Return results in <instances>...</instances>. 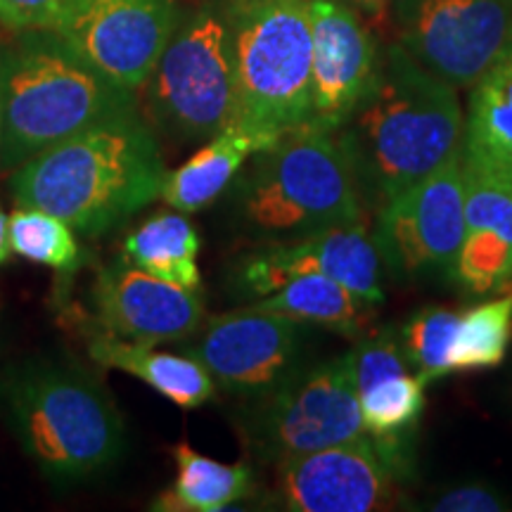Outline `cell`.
I'll list each match as a JSON object with an SVG mask.
<instances>
[{"instance_id": "obj_29", "label": "cell", "mask_w": 512, "mask_h": 512, "mask_svg": "<svg viewBox=\"0 0 512 512\" xmlns=\"http://www.w3.org/2000/svg\"><path fill=\"white\" fill-rule=\"evenodd\" d=\"M437 512H503L512 510V501L489 482H463L441 491L430 501Z\"/></svg>"}, {"instance_id": "obj_27", "label": "cell", "mask_w": 512, "mask_h": 512, "mask_svg": "<svg viewBox=\"0 0 512 512\" xmlns=\"http://www.w3.org/2000/svg\"><path fill=\"white\" fill-rule=\"evenodd\" d=\"M456 323V311L444 306H427L399 330L408 363L415 373L425 377L427 384L453 373L451 347Z\"/></svg>"}, {"instance_id": "obj_19", "label": "cell", "mask_w": 512, "mask_h": 512, "mask_svg": "<svg viewBox=\"0 0 512 512\" xmlns=\"http://www.w3.org/2000/svg\"><path fill=\"white\" fill-rule=\"evenodd\" d=\"M83 337L88 356L98 366L138 377L183 411L209 403L216 396L214 377L190 354H162L152 349V344L117 337L100 325L83 330Z\"/></svg>"}, {"instance_id": "obj_3", "label": "cell", "mask_w": 512, "mask_h": 512, "mask_svg": "<svg viewBox=\"0 0 512 512\" xmlns=\"http://www.w3.org/2000/svg\"><path fill=\"white\" fill-rule=\"evenodd\" d=\"M0 418L53 484L100 477L126 448L117 403L98 375L69 356H31L5 370Z\"/></svg>"}, {"instance_id": "obj_4", "label": "cell", "mask_w": 512, "mask_h": 512, "mask_svg": "<svg viewBox=\"0 0 512 512\" xmlns=\"http://www.w3.org/2000/svg\"><path fill=\"white\" fill-rule=\"evenodd\" d=\"M332 133L294 128L254 152L228 188V219L254 245H287L366 221Z\"/></svg>"}, {"instance_id": "obj_31", "label": "cell", "mask_w": 512, "mask_h": 512, "mask_svg": "<svg viewBox=\"0 0 512 512\" xmlns=\"http://www.w3.org/2000/svg\"><path fill=\"white\" fill-rule=\"evenodd\" d=\"M358 3L366 5V8H373V10H377V8H382V5L387 3V0H358Z\"/></svg>"}, {"instance_id": "obj_24", "label": "cell", "mask_w": 512, "mask_h": 512, "mask_svg": "<svg viewBox=\"0 0 512 512\" xmlns=\"http://www.w3.org/2000/svg\"><path fill=\"white\" fill-rule=\"evenodd\" d=\"M252 306L294 318L304 325H323L342 335H356L363 323V306L370 304L330 275L304 273L259 297Z\"/></svg>"}, {"instance_id": "obj_10", "label": "cell", "mask_w": 512, "mask_h": 512, "mask_svg": "<svg viewBox=\"0 0 512 512\" xmlns=\"http://www.w3.org/2000/svg\"><path fill=\"white\" fill-rule=\"evenodd\" d=\"M465 233L463 150L377 211L375 247L394 278L453 275Z\"/></svg>"}, {"instance_id": "obj_9", "label": "cell", "mask_w": 512, "mask_h": 512, "mask_svg": "<svg viewBox=\"0 0 512 512\" xmlns=\"http://www.w3.org/2000/svg\"><path fill=\"white\" fill-rule=\"evenodd\" d=\"M183 351L202 363L216 389L245 403L266 399L302 368L304 323L247 309L204 316Z\"/></svg>"}, {"instance_id": "obj_23", "label": "cell", "mask_w": 512, "mask_h": 512, "mask_svg": "<svg viewBox=\"0 0 512 512\" xmlns=\"http://www.w3.org/2000/svg\"><path fill=\"white\" fill-rule=\"evenodd\" d=\"M200 238L183 211H159L121 242V259L166 283L200 290Z\"/></svg>"}, {"instance_id": "obj_1", "label": "cell", "mask_w": 512, "mask_h": 512, "mask_svg": "<svg viewBox=\"0 0 512 512\" xmlns=\"http://www.w3.org/2000/svg\"><path fill=\"white\" fill-rule=\"evenodd\" d=\"M456 88L389 46L335 136L363 209L380 211L463 150Z\"/></svg>"}, {"instance_id": "obj_22", "label": "cell", "mask_w": 512, "mask_h": 512, "mask_svg": "<svg viewBox=\"0 0 512 512\" xmlns=\"http://www.w3.org/2000/svg\"><path fill=\"white\" fill-rule=\"evenodd\" d=\"M176 479L155 503L159 512H219L254 496L252 467L207 458L188 444L174 448Z\"/></svg>"}, {"instance_id": "obj_11", "label": "cell", "mask_w": 512, "mask_h": 512, "mask_svg": "<svg viewBox=\"0 0 512 512\" xmlns=\"http://www.w3.org/2000/svg\"><path fill=\"white\" fill-rule=\"evenodd\" d=\"M399 43L453 88H472L512 43V0H396Z\"/></svg>"}, {"instance_id": "obj_28", "label": "cell", "mask_w": 512, "mask_h": 512, "mask_svg": "<svg viewBox=\"0 0 512 512\" xmlns=\"http://www.w3.org/2000/svg\"><path fill=\"white\" fill-rule=\"evenodd\" d=\"M79 0H0V27L17 31H55Z\"/></svg>"}, {"instance_id": "obj_15", "label": "cell", "mask_w": 512, "mask_h": 512, "mask_svg": "<svg viewBox=\"0 0 512 512\" xmlns=\"http://www.w3.org/2000/svg\"><path fill=\"white\" fill-rule=\"evenodd\" d=\"M304 273L330 275L370 306L384 299L380 254L366 221L325 230L299 242L254 249L242 259L235 280L242 292L259 299Z\"/></svg>"}, {"instance_id": "obj_8", "label": "cell", "mask_w": 512, "mask_h": 512, "mask_svg": "<svg viewBox=\"0 0 512 512\" xmlns=\"http://www.w3.org/2000/svg\"><path fill=\"white\" fill-rule=\"evenodd\" d=\"M240 430L266 463L366 437L351 356L302 366L266 399L247 403Z\"/></svg>"}, {"instance_id": "obj_2", "label": "cell", "mask_w": 512, "mask_h": 512, "mask_svg": "<svg viewBox=\"0 0 512 512\" xmlns=\"http://www.w3.org/2000/svg\"><path fill=\"white\" fill-rule=\"evenodd\" d=\"M166 169L140 117L105 121L57 143L12 171L19 207L67 221L81 235H102L162 195Z\"/></svg>"}, {"instance_id": "obj_6", "label": "cell", "mask_w": 512, "mask_h": 512, "mask_svg": "<svg viewBox=\"0 0 512 512\" xmlns=\"http://www.w3.org/2000/svg\"><path fill=\"white\" fill-rule=\"evenodd\" d=\"M230 12L235 124L278 140L311 112L309 0H240Z\"/></svg>"}, {"instance_id": "obj_20", "label": "cell", "mask_w": 512, "mask_h": 512, "mask_svg": "<svg viewBox=\"0 0 512 512\" xmlns=\"http://www.w3.org/2000/svg\"><path fill=\"white\" fill-rule=\"evenodd\" d=\"M463 169L512 181V43L472 86Z\"/></svg>"}, {"instance_id": "obj_13", "label": "cell", "mask_w": 512, "mask_h": 512, "mask_svg": "<svg viewBox=\"0 0 512 512\" xmlns=\"http://www.w3.org/2000/svg\"><path fill=\"white\" fill-rule=\"evenodd\" d=\"M273 465V498L290 512H370L384 508L392 491L394 475L370 434Z\"/></svg>"}, {"instance_id": "obj_12", "label": "cell", "mask_w": 512, "mask_h": 512, "mask_svg": "<svg viewBox=\"0 0 512 512\" xmlns=\"http://www.w3.org/2000/svg\"><path fill=\"white\" fill-rule=\"evenodd\" d=\"M178 24L174 0H79L55 34L117 86L138 91Z\"/></svg>"}, {"instance_id": "obj_18", "label": "cell", "mask_w": 512, "mask_h": 512, "mask_svg": "<svg viewBox=\"0 0 512 512\" xmlns=\"http://www.w3.org/2000/svg\"><path fill=\"white\" fill-rule=\"evenodd\" d=\"M465 233L453 278L470 294H489L512 280V181L463 169Z\"/></svg>"}, {"instance_id": "obj_30", "label": "cell", "mask_w": 512, "mask_h": 512, "mask_svg": "<svg viewBox=\"0 0 512 512\" xmlns=\"http://www.w3.org/2000/svg\"><path fill=\"white\" fill-rule=\"evenodd\" d=\"M10 233H8V214L0 209V266L10 259Z\"/></svg>"}, {"instance_id": "obj_26", "label": "cell", "mask_w": 512, "mask_h": 512, "mask_svg": "<svg viewBox=\"0 0 512 512\" xmlns=\"http://www.w3.org/2000/svg\"><path fill=\"white\" fill-rule=\"evenodd\" d=\"M512 337V294L458 313L451 347L453 373L494 368L505 358Z\"/></svg>"}, {"instance_id": "obj_5", "label": "cell", "mask_w": 512, "mask_h": 512, "mask_svg": "<svg viewBox=\"0 0 512 512\" xmlns=\"http://www.w3.org/2000/svg\"><path fill=\"white\" fill-rule=\"evenodd\" d=\"M0 102L3 171L88 128L138 114L133 91L100 74L55 31H24L0 53Z\"/></svg>"}, {"instance_id": "obj_14", "label": "cell", "mask_w": 512, "mask_h": 512, "mask_svg": "<svg viewBox=\"0 0 512 512\" xmlns=\"http://www.w3.org/2000/svg\"><path fill=\"white\" fill-rule=\"evenodd\" d=\"M363 425L392 475L408 467L411 437L425 408L427 380L415 373L392 328L361 339L349 351Z\"/></svg>"}, {"instance_id": "obj_21", "label": "cell", "mask_w": 512, "mask_h": 512, "mask_svg": "<svg viewBox=\"0 0 512 512\" xmlns=\"http://www.w3.org/2000/svg\"><path fill=\"white\" fill-rule=\"evenodd\" d=\"M273 143L275 140L252 128L230 124L207 140L202 150H197L183 166L166 174L159 200L183 214H195L219 200L254 152Z\"/></svg>"}, {"instance_id": "obj_16", "label": "cell", "mask_w": 512, "mask_h": 512, "mask_svg": "<svg viewBox=\"0 0 512 512\" xmlns=\"http://www.w3.org/2000/svg\"><path fill=\"white\" fill-rule=\"evenodd\" d=\"M93 304L100 328L143 344L185 339L204 320L197 290L159 280L121 256L98 271Z\"/></svg>"}, {"instance_id": "obj_25", "label": "cell", "mask_w": 512, "mask_h": 512, "mask_svg": "<svg viewBox=\"0 0 512 512\" xmlns=\"http://www.w3.org/2000/svg\"><path fill=\"white\" fill-rule=\"evenodd\" d=\"M12 252L34 264L55 268L64 275L79 271L86 252L76 240V230L36 207H19L8 216Z\"/></svg>"}, {"instance_id": "obj_32", "label": "cell", "mask_w": 512, "mask_h": 512, "mask_svg": "<svg viewBox=\"0 0 512 512\" xmlns=\"http://www.w3.org/2000/svg\"><path fill=\"white\" fill-rule=\"evenodd\" d=\"M0 136H3V102H0Z\"/></svg>"}, {"instance_id": "obj_7", "label": "cell", "mask_w": 512, "mask_h": 512, "mask_svg": "<svg viewBox=\"0 0 512 512\" xmlns=\"http://www.w3.org/2000/svg\"><path fill=\"white\" fill-rule=\"evenodd\" d=\"M147 83L152 124L178 145L207 143L235 124L230 12L204 5L178 24Z\"/></svg>"}, {"instance_id": "obj_17", "label": "cell", "mask_w": 512, "mask_h": 512, "mask_svg": "<svg viewBox=\"0 0 512 512\" xmlns=\"http://www.w3.org/2000/svg\"><path fill=\"white\" fill-rule=\"evenodd\" d=\"M313 67L306 126L335 133L373 79L377 53L358 17L335 0H309Z\"/></svg>"}]
</instances>
